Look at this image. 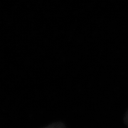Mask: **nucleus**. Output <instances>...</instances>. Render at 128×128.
Instances as JSON below:
<instances>
[{"instance_id":"obj_1","label":"nucleus","mask_w":128,"mask_h":128,"mask_svg":"<svg viewBox=\"0 0 128 128\" xmlns=\"http://www.w3.org/2000/svg\"><path fill=\"white\" fill-rule=\"evenodd\" d=\"M44 128H66V127L62 123L58 122L51 124L50 125L46 126V127Z\"/></svg>"},{"instance_id":"obj_2","label":"nucleus","mask_w":128,"mask_h":128,"mask_svg":"<svg viewBox=\"0 0 128 128\" xmlns=\"http://www.w3.org/2000/svg\"><path fill=\"white\" fill-rule=\"evenodd\" d=\"M124 123H125L126 125L127 126L128 128V110L127 111V112H126L125 116H124Z\"/></svg>"}]
</instances>
